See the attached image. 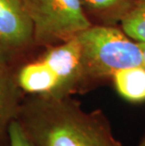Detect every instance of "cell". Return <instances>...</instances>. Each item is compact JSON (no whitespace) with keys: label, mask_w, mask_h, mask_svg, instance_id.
I'll return each mask as SVG.
<instances>
[{"label":"cell","mask_w":145,"mask_h":146,"mask_svg":"<svg viewBox=\"0 0 145 146\" xmlns=\"http://www.w3.org/2000/svg\"><path fill=\"white\" fill-rule=\"evenodd\" d=\"M32 45L33 25L22 0H0V61L11 65Z\"/></svg>","instance_id":"cell-4"},{"label":"cell","mask_w":145,"mask_h":146,"mask_svg":"<svg viewBox=\"0 0 145 146\" xmlns=\"http://www.w3.org/2000/svg\"><path fill=\"white\" fill-rule=\"evenodd\" d=\"M81 44L86 90L111 79L114 73L143 65L140 42L117 26L91 25L77 36Z\"/></svg>","instance_id":"cell-2"},{"label":"cell","mask_w":145,"mask_h":146,"mask_svg":"<svg viewBox=\"0 0 145 146\" xmlns=\"http://www.w3.org/2000/svg\"><path fill=\"white\" fill-rule=\"evenodd\" d=\"M24 97L11 65L0 61V146H9L10 125L16 120Z\"/></svg>","instance_id":"cell-7"},{"label":"cell","mask_w":145,"mask_h":146,"mask_svg":"<svg viewBox=\"0 0 145 146\" xmlns=\"http://www.w3.org/2000/svg\"><path fill=\"white\" fill-rule=\"evenodd\" d=\"M140 47L141 49H142V53H143V65L145 66V43H140Z\"/></svg>","instance_id":"cell-12"},{"label":"cell","mask_w":145,"mask_h":146,"mask_svg":"<svg viewBox=\"0 0 145 146\" xmlns=\"http://www.w3.org/2000/svg\"><path fill=\"white\" fill-rule=\"evenodd\" d=\"M93 25L117 26L127 16L134 0H80Z\"/></svg>","instance_id":"cell-8"},{"label":"cell","mask_w":145,"mask_h":146,"mask_svg":"<svg viewBox=\"0 0 145 146\" xmlns=\"http://www.w3.org/2000/svg\"><path fill=\"white\" fill-rule=\"evenodd\" d=\"M41 58L51 67L58 76L57 97H67L87 92L81 44L76 36L69 41L46 47Z\"/></svg>","instance_id":"cell-5"},{"label":"cell","mask_w":145,"mask_h":146,"mask_svg":"<svg viewBox=\"0 0 145 146\" xmlns=\"http://www.w3.org/2000/svg\"><path fill=\"white\" fill-rule=\"evenodd\" d=\"M14 76L24 95L58 96V76L41 58L21 65L14 71Z\"/></svg>","instance_id":"cell-6"},{"label":"cell","mask_w":145,"mask_h":146,"mask_svg":"<svg viewBox=\"0 0 145 146\" xmlns=\"http://www.w3.org/2000/svg\"><path fill=\"white\" fill-rule=\"evenodd\" d=\"M137 146H145V132H144V135L142 137V139H141V141H140V143H138Z\"/></svg>","instance_id":"cell-13"},{"label":"cell","mask_w":145,"mask_h":146,"mask_svg":"<svg viewBox=\"0 0 145 146\" xmlns=\"http://www.w3.org/2000/svg\"><path fill=\"white\" fill-rule=\"evenodd\" d=\"M33 25L34 44L49 47L75 38L91 25L80 0H22Z\"/></svg>","instance_id":"cell-3"},{"label":"cell","mask_w":145,"mask_h":146,"mask_svg":"<svg viewBox=\"0 0 145 146\" xmlns=\"http://www.w3.org/2000/svg\"><path fill=\"white\" fill-rule=\"evenodd\" d=\"M16 120L32 146H122L103 111L72 96L24 95Z\"/></svg>","instance_id":"cell-1"},{"label":"cell","mask_w":145,"mask_h":146,"mask_svg":"<svg viewBox=\"0 0 145 146\" xmlns=\"http://www.w3.org/2000/svg\"><path fill=\"white\" fill-rule=\"evenodd\" d=\"M121 27L134 41L145 43V0H134L133 8L122 21Z\"/></svg>","instance_id":"cell-10"},{"label":"cell","mask_w":145,"mask_h":146,"mask_svg":"<svg viewBox=\"0 0 145 146\" xmlns=\"http://www.w3.org/2000/svg\"><path fill=\"white\" fill-rule=\"evenodd\" d=\"M9 146H32L17 120H14L10 125Z\"/></svg>","instance_id":"cell-11"},{"label":"cell","mask_w":145,"mask_h":146,"mask_svg":"<svg viewBox=\"0 0 145 146\" xmlns=\"http://www.w3.org/2000/svg\"><path fill=\"white\" fill-rule=\"evenodd\" d=\"M111 80L117 92L132 103L145 101V66L128 67L114 73Z\"/></svg>","instance_id":"cell-9"}]
</instances>
